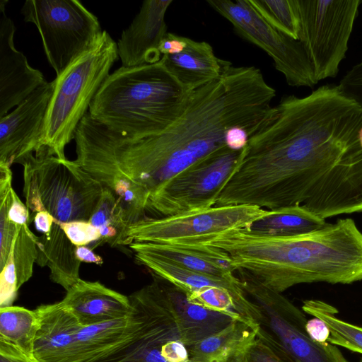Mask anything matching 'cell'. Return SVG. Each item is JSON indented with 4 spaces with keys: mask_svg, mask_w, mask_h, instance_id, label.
Returning <instances> with one entry per match:
<instances>
[{
    "mask_svg": "<svg viewBox=\"0 0 362 362\" xmlns=\"http://www.w3.org/2000/svg\"><path fill=\"white\" fill-rule=\"evenodd\" d=\"M362 110L327 84L283 96L240 151L215 206L303 205L325 220L362 206Z\"/></svg>",
    "mask_w": 362,
    "mask_h": 362,
    "instance_id": "obj_1",
    "label": "cell"
},
{
    "mask_svg": "<svg viewBox=\"0 0 362 362\" xmlns=\"http://www.w3.org/2000/svg\"><path fill=\"white\" fill-rule=\"evenodd\" d=\"M276 90L255 66L228 62L216 79L192 90L180 118L156 135L125 137L121 162L126 174L153 192L168 180L226 146L233 127L250 135L267 119Z\"/></svg>",
    "mask_w": 362,
    "mask_h": 362,
    "instance_id": "obj_2",
    "label": "cell"
},
{
    "mask_svg": "<svg viewBox=\"0 0 362 362\" xmlns=\"http://www.w3.org/2000/svg\"><path fill=\"white\" fill-rule=\"evenodd\" d=\"M204 244L228 253L234 266L281 293L300 284H351L362 281V232L351 218L290 237L231 230Z\"/></svg>",
    "mask_w": 362,
    "mask_h": 362,
    "instance_id": "obj_3",
    "label": "cell"
},
{
    "mask_svg": "<svg viewBox=\"0 0 362 362\" xmlns=\"http://www.w3.org/2000/svg\"><path fill=\"white\" fill-rule=\"evenodd\" d=\"M192 91L162 62L121 66L101 85L88 113L110 130L129 137L163 133L185 110Z\"/></svg>",
    "mask_w": 362,
    "mask_h": 362,
    "instance_id": "obj_4",
    "label": "cell"
},
{
    "mask_svg": "<svg viewBox=\"0 0 362 362\" xmlns=\"http://www.w3.org/2000/svg\"><path fill=\"white\" fill-rule=\"evenodd\" d=\"M117 58V42L103 30L91 48L56 77L42 127L40 149L46 148L58 158H66V146L74 139L80 122Z\"/></svg>",
    "mask_w": 362,
    "mask_h": 362,
    "instance_id": "obj_5",
    "label": "cell"
},
{
    "mask_svg": "<svg viewBox=\"0 0 362 362\" xmlns=\"http://www.w3.org/2000/svg\"><path fill=\"white\" fill-rule=\"evenodd\" d=\"M21 164L25 205L33 214L45 211L60 223L88 221L104 187L75 160L42 148Z\"/></svg>",
    "mask_w": 362,
    "mask_h": 362,
    "instance_id": "obj_6",
    "label": "cell"
},
{
    "mask_svg": "<svg viewBox=\"0 0 362 362\" xmlns=\"http://www.w3.org/2000/svg\"><path fill=\"white\" fill-rule=\"evenodd\" d=\"M21 13L24 21L36 25L57 76L91 48L103 31L98 18L76 0H28Z\"/></svg>",
    "mask_w": 362,
    "mask_h": 362,
    "instance_id": "obj_7",
    "label": "cell"
},
{
    "mask_svg": "<svg viewBox=\"0 0 362 362\" xmlns=\"http://www.w3.org/2000/svg\"><path fill=\"white\" fill-rule=\"evenodd\" d=\"M361 0H292L300 42L318 82L338 74Z\"/></svg>",
    "mask_w": 362,
    "mask_h": 362,
    "instance_id": "obj_8",
    "label": "cell"
},
{
    "mask_svg": "<svg viewBox=\"0 0 362 362\" xmlns=\"http://www.w3.org/2000/svg\"><path fill=\"white\" fill-rule=\"evenodd\" d=\"M269 210L251 205L214 206L160 218H145L127 230L124 245L132 242L194 245L231 230H247Z\"/></svg>",
    "mask_w": 362,
    "mask_h": 362,
    "instance_id": "obj_9",
    "label": "cell"
},
{
    "mask_svg": "<svg viewBox=\"0 0 362 362\" xmlns=\"http://www.w3.org/2000/svg\"><path fill=\"white\" fill-rule=\"evenodd\" d=\"M206 3L232 24L236 34L267 52L289 86L313 88L318 83L300 42L267 22L249 0H208Z\"/></svg>",
    "mask_w": 362,
    "mask_h": 362,
    "instance_id": "obj_10",
    "label": "cell"
},
{
    "mask_svg": "<svg viewBox=\"0 0 362 362\" xmlns=\"http://www.w3.org/2000/svg\"><path fill=\"white\" fill-rule=\"evenodd\" d=\"M240 153L227 146L214 151L151 193L147 208L168 216L215 206Z\"/></svg>",
    "mask_w": 362,
    "mask_h": 362,
    "instance_id": "obj_11",
    "label": "cell"
},
{
    "mask_svg": "<svg viewBox=\"0 0 362 362\" xmlns=\"http://www.w3.org/2000/svg\"><path fill=\"white\" fill-rule=\"evenodd\" d=\"M240 279L245 292L267 315L276 343L291 362H349L335 345L310 337L305 315L281 293L266 288L247 272H241Z\"/></svg>",
    "mask_w": 362,
    "mask_h": 362,
    "instance_id": "obj_12",
    "label": "cell"
},
{
    "mask_svg": "<svg viewBox=\"0 0 362 362\" xmlns=\"http://www.w3.org/2000/svg\"><path fill=\"white\" fill-rule=\"evenodd\" d=\"M54 88L45 82L0 118V163H19L40 149L44 120Z\"/></svg>",
    "mask_w": 362,
    "mask_h": 362,
    "instance_id": "obj_13",
    "label": "cell"
},
{
    "mask_svg": "<svg viewBox=\"0 0 362 362\" xmlns=\"http://www.w3.org/2000/svg\"><path fill=\"white\" fill-rule=\"evenodd\" d=\"M7 2L0 1V118L47 82L42 73L30 66L14 46L16 28L6 15Z\"/></svg>",
    "mask_w": 362,
    "mask_h": 362,
    "instance_id": "obj_14",
    "label": "cell"
},
{
    "mask_svg": "<svg viewBox=\"0 0 362 362\" xmlns=\"http://www.w3.org/2000/svg\"><path fill=\"white\" fill-rule=\"evenodd\" d=\"M172 3V0L143 1L139 13L122 32L117 43L122 66H137L160 60L159 45L168 33L165 16Z\"/></svg>",
    "mask_w": 362,
    "mask_h": 362,
    "instance_id": "obj_15",
    "label": "cell"
},
{
    "mask_svg": "<svg viewBox=\"0 0 362 362\" xmlns=\"http://www.w3.org/2000/svg\"><path fill=\"white\" fill-rule=\"evenodd\" d=\"M39 329L34 356L42 362H78V335L83 327L62 303L41 305L35 309Z\"/></svg>",
    "mask_w": 362,
    "mask_h": 362,
    "instance_id": "obj_16",
    "label": "cell"
},
{
    "mask_svg": "<svg viewBox=\"0 0 362 362\" xmlns=\"http://www.w3.org/2000/svg\"><path fill=\"white\" fill-rule=\"evenodd\" d=\"M137 262L185 294L204 287L218 286L228 290L233 296L240 313L247 320L259 322L263 317L260 307L251 302L245 296L243 282L228 280L188 270L166 260L149 255L134 253Z\"/></svg>",
    "mask_w": 362,
    "mask_h": 362,
    "instance_id": "obj_17",
    "label": "cell"
},
{
    "mask_svg": "<svg viewBox=\"0 0 362 362\" xmlns=\"http://www.w3.org/2000/svg\"><path fill=\"white\" fill-rule=\"evenodd\" d=\"M134 253H141L166 260L193 272L237 280L236 268L226 252L204 243L173 245L132 242L129 245Z\"/></svg>",
    "mask_w": 362,
    "mask_h": 362,
    "instance_id": "obj_18",
    "label": "cell"
},
{
    "mask_svg": "<svg viewBox=\"0 0 362 362\" xmlns=\"http://www.w3.org/2000/svg\"><path fill=\"white\" fill-rule=\"evenodd\" d=\"M62 303L74 315L82 327L122 317L134 310L129 297L99 281H89L81 278L66 291Z\"/></svg>",
    "mask_w": 362,
    "mask_h": 362,
    "instance_id": "obj_19",
    "label": "cell"
},
{
    "mask_svg": "<svg viewBox=\"0 0 362 362\" xmlns=\"http://www.w3.org/2000/svg\"><path fill=\"white\" fill-rule=\"evenodd\" d=\"M166 69L187 90L192 91L218 78L228 61L218 58L204 41L187 40L180 53L162 56Z\"/></svg>",
    "mask_w": 362,
    "mask_h": 362,
    "instance_id": "obj_20",
    "label": "cell"
},
{
    "mask_svg": "<svg viewBox=\"0 0 362 362\" xmlns=\"http://www.w3.org/2000/svg\"><path fill=\"white\" fill-rule=\"evenodd\" d=\"M261 331L257 322L234 320L219 332L189 347V362H233Z\"/></svg>",
    "mask_w": 362,
    "mask_h": 362,
    "instance_id": "obj_21",
    "label": "cell"
},
{
    "mask_svg": "<svg viewBox=\"0 0 362 362\" xmlns=\"http://www.w3.org/2000/svg\"><path fill=\"white\" fill-rule=\"evenodd\" d=\"M38 237L29 224H18L6 262L0 273V308L11 306L18 289L33 276Z\"/></svg>",
    "mask_w": 362,
    "mask_h": 362,
    "instance_id": "obj_22",
    "label": "cell"
},
{
    "mask_svg": "<svg viewBox=\"0 0 362 362\" xmlns=\"http://www.w3.org/2000/svg\"><path fill=\"white\" fill-rule=\"evenodd\" d=\"M160 279L176 312L180 341L186 346L190 347L219 332L235 320L226 314L189 303L183 291L164 279Z\"/></svg>",
    "mask_w": 362,
    "mask_h": 362,
    "instance_id": "obj_23",
    "label": "cell"
},
{
    "mask_svg": "<svg viewBox=\"0 0 362 362\" xmlns=\"http://www.w3.org/2000/svg\"><path fill=\"white\" fill-rule=\"evenodd\" d=\"M36 263L49 269L50 279L67 291L80 279L81 262L76 247L56 221L48 233L38 237Z\"/></svg>",
    "mask_w": 362,
    "mask_h": 362,
    "instance_id": "obj_24",
    "label": "cell"
},
{
    "mask_svg": "<svg viewBox=\"0 0 362 362\" xmlns=\"http://www.w3.org/2000/svg\"><path fill=\"white\" fill-rule=\"evenodd\" d=\"M325 224V219L303 205H294L269 210L245 230L259 236L290 237L314 231Z\"/></svg>",
    "mask_w": 362,
    "mask_h": 362,
    "instance_id": "obj_25",
    "label": "cell"
},
{
    "mask_svg": "<svg viewBox=\"0 0 362 362\" xmlns=\"http://www.w3.org/2000/svg\"><path fill=\"white\" fill-rule=\"evenodd\" d=\"M39 325L35 310L13 305L0 308V339L31 356Z\"/></svg>",
    "mask_w": 362,
    "mask_h": 362,
    "instance_id": "obj_26",
    "label": "cell"
},
{
    "mask_svg": "<svg viewBox=\"0 0 362 362\" xmlns=\"http://www.w3.org/2000/svg\"><path fill=\"white\" fill-rule=\"evenodd\" d=\"M302 310L326 324L330 332L327 342L362 354V327L337 317L335 307L322 300H307L303 302Z\"/></svg>",
    "mask_w": 362,
    "mask_h": 362,
    "instance_id": "obj_27",
    "label": "cell"
},
{
    "mask_svg": "<svg viewBox=\"0 0 362 362\" xmlns=\"http://www.w3.org/2000/svg\"><path fill=\"white\" fill-rule=\"evenodd\" d=\"M249 2L270 25L298 40V22L292 0H249Z\"/></svg>",
    "mask_w": 362,
    "mask_h": 362,
    "instance_id": "obj_28",
    "label": "cell"
},
{
    "mask_svg": "<svg viewBox=\"0 0 362 362\" xmlns=\"http://www.w3.org/2000/svg\"><path fill=\"white\" fill-rule=\"evenodd\" d=\"M88 221L98 228L114 227L119 234L117 245H124L128 225L117 198L107 188H103L100 199Z\"/></svg>",
    "mask_w": 362,
    "mask_h": 362,
    "instance_id": "obj_29",
    "label": "cell"
},
{
    "mask_svg": "<svg viewBox=\"0 0 362 362\" xmlns=\"http://www.w3.org/2000/svg\"><path fill=\"white\" fill-rule=\"evenodd\" d=\"M185 295L187 300L192 304L226 314L235 320L251 321L241 315L233 296L226 288L208 286Z\"/></svg>",
    "mask_w": 362,
    "mask_h": 362,
    "instance_id": "obj_30",
    "label": "cell"
},
{
    "mask_svg": "<svg viewBox=\"0 0 362 362\" xmlns=\"http://www.w3.org/2000/svg\"><path fill=\"white\" fill-rule=\"evenodd\" d=\"M233 362H291L279 346L265 342L262 332Z\"/></svg>",
    "mask_w": 362,
    "mask_h": 362,
    "instance_id": "obj_31",
    "label": "cell"
},
{
    "mask_svg": "<svg viewBox=\"0 0 362 362\" xmlns=\"http://www.w3.org/2000/svg\"><path fill=\"white\" fill-rule=\"evenodd\" d=\"M57 223L75 246L87 245L92 242L99 240L101 238L99 228L94 226L89 221H75Z\"/></svg>",
    "mask_w": 362,
    "mask_h": 362,
    "instance_id": "obj_32",
    "label": "cell"
},
{
    "mask_svg": "<svg viewBox=\"0 0 362 362\" xmlns=\"http://www.w3.org/2000/svg\"><path fill=\"white\" fill-rule=\"evenodd\" d=\"M338 86L343 95L362 110V60L346 72Z\"/></svg>",
    "mask_w": 362,
    "mask_h": 362,
    "instance_id": "obj_33",
    "label": "cell"
},
{
    "mask_svg": "<svg viewBox=\"0 0 362 362\" xmlns=\"http://www.w3.org/2000/svg\"><path fill=\"white\" fill-rule=\"evenodd\" d=\"M0 362H42L13 344L0 339Z\"/></svg>",
    "mask_w": 362,
    "mask_h": 362,
    "instance_id": "obj_34",
    "label": "cell"
},
{
    "mask_svg": "<svg viewBox=\"0 0 362 362\" xmlns=\"http://www.w3.org/2000/svg\"><path fill=\"white\" fill-rule=\"evenodd\" d=\"M161 356L167 362H189V355L186 346L179 340H171L160 347Z\"/></svg>",
    "mask_w": 362,
    "mask_h": 362,
    "instance_id": "obj_35",
    "label": "cell"
},
{
    "mask_svg": "<svg viewBox=\"0 0 362 362\" xmlns=\"http://www.w3.org/2000/svg\"><path fill=\"white\" fill-rule=\"evenodd\" d=\"M188 37L168 33L159 45L161 56L181 52L187 46Z\"/></svg>",
    "mask_w": 362,
    "mask_h": 362,
    "instance_id": "obj_36",
    "label": "cell"
},
{
    "mask_svg": "<svg viewBox=\"0 0 362 362\" xmlns=\"http://www.w3.org/2000/svg\"><path fill=\"white\" fill-rule=\"evenodd\" d=\"M8 216L10 221L18 224H30L32 221L28 208L21 202L15 191L13 192L12 203Z\"/></svg>",
    "mask_w": 362,
    "mask_h": 362,
    "instance_id": "obj_37",
    "label": "cell"
},
{
    "mask_svg": "<svg viewBox=\"0 0 362 362\" xmlns=\"http://www.w3.org/2000/svg\"><path fill=\"white\" fill-rule=\"evenodd\" d=\"M250 132L242 127H233L228 130L226 135V144L228 148L233 151H241L246 146Z\"/></svg>",
    "mask_w": 362,
    "mask_h": 362,
    "instance_id": "obj_38",
    "label": "cell"
},
{
    "mask_svg": "<svg viewBox=\"0 0 362 362\" xmlns=\"http://www.w3.org/2000/svg\"><path fill=\"white\" fill-rule=\"evenodd\" d=\"M305 329L310 337L319 343L327 342L330 335L326 324L317 317L308 320L305 324Z\"/></svg>",
    "mask_w": 362,
    "mask_h": 362,
    "instance_id": "obj_39",
    "label": "cell"
},
{
    "mask_svg": "<svg viewBox=\"0 0 362 362\" xmlns=\"http://www.w3.org/2000/svg\"><path fill=\"white\" fill-rule=\"evenodd\" d=\"M75 254L76 258L81 262L92 263L97 265L103 264V257L95 253L91 247L86 245L76 246Z\"/></svg>",
    "mask_w": 362,
    "mask_h": 362,
    "instance_id": "obj_40",
    "label": "cell"
},
{
    "mask_svg": "<svg viewBox=\"0 0 362 362\" xmlns=\"http://www.w3.org/2000/svg\"><path fill=\"white\" fill-rule=\"evenodd\" d=\"M33 221L37 230L45 234L51 230L55 219L49 213L42 211L35 214Z\"/></svg>",
    "mask_w": 362,
    "mask_h": 362,
    "instance_id": "obj_41",
    "label": "cell"
},
{
    "mask_svg": "<svg viewBox=\"0 0 362 362\" xmlns=\"http://www.w3.org/2000/svg\"><path fill=\"white\" fill-rule=\"evenodd\" d=\"M358 140H359L360 144L362 146V127H361V129L358 132Z\"/></svg>",
    "mask_w": 362,
    "mask_h": 362,
    "instance_id": "obj_42",
    "label": "cell"
},
{
    "mask_svg": "<svg viewBox=\"0 0 362 362\" xmlns=\"http://www.w3.org/2000/svg\"><path fill=\"white\" fill-rule=\"evenodd\" d=\"M358 362H362V358L359 360Z\"/></svg>",
    "mask_w": 362,
    "mask_h": 362,
    "instance_id": "obj_43",
    "label": "cell"
}]
</instances>
